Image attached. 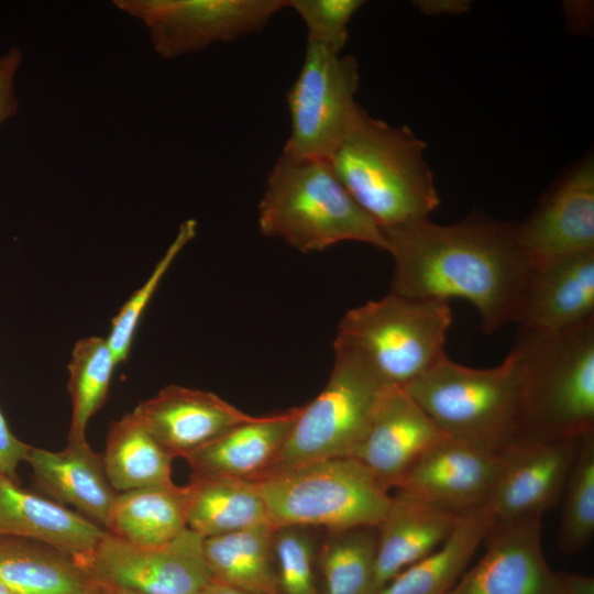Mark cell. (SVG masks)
<instances>
[{
    "instance_id": "obj_19",
    "label": "cell",
    "mask_w": 594,
    "mask_h": 594,
    "mask_svg": "<svg viewBox=\"0 0 594 594\" xmlns=\"http://www.w3.org/2000/svg\"><path fill=\"white\" fill-rule=\"evenodd\" d=\"M301 406L253 416L186 454L191 475L255 481L274 465Z\"/></svg>"
},
{
    "instance_id": "obj_10",
    "label": "cell",
    "mask_w": 594,
    "mask_h": 594,
    "mask_svg": "<svg viewBox=\"0 0 594 594\" xmlns=\"http://www.w3.org/2000/svg\"><path fill=\"white\" fill-rule=\"evenodd\" d=\"M147 30L154 52L172 59L261 32L288 0H114Z\"/></svg>"
},
{
    "instance_id": "obj_27",
    "label": "cell",
    "mask_w": 594,
    "mask_h": 594,
    "mask_svg": "<svg viewBox=\"0 0 594 594\" xmlns=\"http://www.w3.org/2000/svg\"><path fill=\"white\" fill-rule=\"evenodd\" d=\"M275 527L263 524L204 539L215 580L256 594H279L273 552Z\"/></svg>"
},
{
    "instance_id": "obj_41",
    "label": "cell",
    "mask_w": 594,
    "mask_h": 594,
    "mask_svg": "<svg viewBox=\"0 0 594 594\" xmlns=\"http://www.w3.org/2000/svg\"><path fill=\"white\" fill-rule=\"evenodd\" d=\"M0 594H13L3 583L0 582Z\"/></svg>"
},
{
    "instance_id": "obj_36",
    "label": "cell",
    "mask_w": 594,
    "mask_h": 594,
    "mask_svg": "<svg viewBox=\"0 0 594 594\" xmlns=\"http://www.w3.org/2000/svg\"><path fill=\"white\" fill-rule=\"evenodd\" d=\"M30 449L11 432L0 411V473L15 482L16 468L20 462L26 461Z\"/></svg>"
},
{
    "instance_id": "obj_35",
    "label": "cell",
    "mask_w": 594,
    "mask_h": 594,
    "mask_svg": "<svg viewBox=\"0 0 594 594\" xmlns=\"http://www.w3.org/2000/svg\"><path fill=\"white\" fill-rule=\"evenodd\" d=\"M6 54V63L0 69V127L19 110L15 76L22 62V52L11 47Z\"/></svg>"
},
{
    "instance_id": "obj_28",
    "label": "cell",
    "mask_w": 594,
    "mask_h": 594,
    "mask_svg": "<svg viewBox=\"0 0 594 594\" xmlns=\"http://www.w3.org/2000/svg\"><path fill=\"white\" fill-rule=\"evenodd\" d=\"M174 458L132 413L111 425L102 454L107 477L118 493L172 484Z\"/></svg>"
},
{
    "instance_id": "obj_12",
    "label": "cell",
    "mask_w": 594,
    "mask_h": 594,
    "mask_svg": "<svg viewBox=\"0 0 594 594\" xmlns=\"http://www.w3.org/2000/svg\"><path fill=\"white\" fill-rule=\"evenodd\" d=\"M581 438L521 440L501 454L497 477L483 508L495 525L541 518L557 505Z\"/></svg>"
},
{
    "instance_id": "obj_6",
    "label": "cell",
    "mask_w": 594,
    "mask_h": 594,
    "mask_svg": "<svg viewBox=\"0 0 594 594\" xmlns=\"http://www.w3.org/2000/svg\"><path fill=\"white\" fill-rule=\"evenodd\" d=\"M448 301L389 293L342 317L333 343L358 355L386 386L405 387L447 356Z\"/></svg>"
},
{
    "instance_id": "obj_5",
    "label": "cell",
    "mask_w": 594,
    "mask_h": 594,
    "mask_svg": "<svg viewBox=\"0 0 594 594\" xmlns=\"http://www.w3.org/2000/svg\"><path fill=\"white\" fill-rule=\"evenodd\" d=\"M403 388L448 438L492 454L521 441L519 365L513 349L501 364L488 369L446 356Z\"/></svg>"
},
{
    "instance_id": "obj_22",
    "label": "cell",
    "mask_w": 594,
    "mask_h": 594,
    "mask_svg": "<svg viewBox=\"0 0 594 594\" xmlns=\"http://www.w3.org/2000/svg\"><path fill=\"white\" fill-rule=\"evenodd\" d=\"M461 515L395 493L377 527L378 592L398 573L441 544Z\"/></svg>"
},
{
    "instance_id": "obj_20",
    "label": "cell",
    "mask_w": 594,
    "mask_h": 594,
    "mask_svg": "<svg viewBox=\"0 0 594 594\" xmlns=\"http://www.w3.org/2000/svg\"><path fill=\"white\" fill-rule=\"evenodd\" d=\"M106 532L79 513L28 492L0 473V538L37 541L76 559L91 552Z\"/></svg>"
},
{
    "instance_id": "obj_1",
    "label": "cell",
    "mask_w": 594,
    "mask_h": 594,
    "mask_svg": "<svg viewBox=\"0 0 594 594\" xmlns=\"http://www.w3.org/2000/svg\"><path fill=\"white\" fill-rule=\"evenodd\" d=\"M383 233L394 260L391 293L468 300L485 333L515 322L534 271L517 224L473 216L449 226L424 219Z\"/></svg>"
},
{
    "instance_id": "obj_40",
    "label": "cell",
    "mask_w": 594,
    "mask_h": 594,
    "mask_svg": "<svg viewBox=\"0 0 594 594\" xmlns=\"http://www.w3.org/2000/svg\"><path fill=\"white\" fill-rule=\"evenodd\" d=\"M103 593L102 594H143L140 592H135L132 590L121 588V587H111V586H102Z\"/></svg>"
},
{
    "instance_id": "obj_39",
    "label": "cell",
    "mask_w": 594,
    "mask_h": 594,
    "mask_svg": "<svg viewBox=\"0 0 594 594\" xmlns=\"http://www.w3.org/2000/svg\"><path fill=\"white\" fill-rule=\"evenodd\" d=\"M422 3L424 4L421 6V9L424 8L426 12H431V13H437L440 10V8H444L446 9L444 11L449 13L459 12V8H461L462 10L466 9L465 3L460 4L459 2H451V1L429 2L430 4H426L425 2Z\"/></svg>"
},
{
    "instance_id": "obj_4",
    "label": "cell",
    "mask_w": 594,
    "mask_h": 594,
    "mask_svg": "<svg viewBox=\"0 0 594 594\" xmlns=\"http://www.w3.org/2000/svg\"><path fill=\"white\" fill-rule=\"evenodd\" d=\"M258 228L301 253L346 241L386 249L381 228L355 202L327 158L284 152L267 172Z\"/></svg>"
},
{
    "instance_id": "obj_8",
    "label": "cell",
    "mask_w": 594,
    "mask_h": 594,
    "mask_svg": "<svg viewBox=\"0 0 594 594\" xmlns=\"http://www.w3.org/2000/svg\"><path fill=\"white\" fill-rule=\"evenodd\" d=\"M333 351L324 388L301 406L272 469L349 457L362 438L386 385L349 349Z\"/></svg>"
},
{
    "instance_id": "obj_24",
    "label": "cell",
    "mask_w": 594,
    "mask_h": 594,
    "mask_svg": "<svg viewBox=\"0 0 594 594\" xmlns=\"http://www.w3.org/2000/svg\"><path fill=\"white\" fill-rule=\"evenodd\" d=\"M185 490L187 527L204 538L270 524L256 481L191 475Z\"/></svg>"
},
{
    "instance_id": "obj_18",
    "label": "cell",
    "mask_w": 594,
    "mask_h": 594,
    "mask_svg": "<svg viewBox=\"0 0 594 594\" xmlns=\"http://www.w3.org/2000/svg\"><path fill=\"white\" fill-rule=\"evenodd\" d=\"M594 319V251L534 268L515 322L559 332Z\"/></svg>"
},
{
    "instance_id": "obj_32",
    "label": "cell",
    "mask_w": 594,
    "mask_h": 594,
    "mask_svg": "<svg viewBox=\"0 0 594 594\" xmlns=\"http://www.w3.org/2000/svg\"><path fill=\"white\" fill-rule=\"evenodd\" d=\"M196 232L197 222L194 219L186 220L179 226L176 237L145 283L131 295L113 317L106 339L118 365L128 359L140 319L161 280L177 255L195 238Z\"/></svg>"
},
{
    "instance_id": "obj_15",
    "label": "cell",
    "mask_w": 594,
    "mask_h": 594,
    "mask_svg": "<svg viewBox=\"0 0 594 594\" xmlns=\"http://www.w3.org/2000/svg\"><path fill=\"white\" fill-rule=\"evenodd\" d=\"M446 437L399 386H385L370 422L349 458L387 491L396 488L414 463Z\"/></svg>"
},
{
    "instance_id": "obj_7",
    "label": "cell",
    "mask_w": 594,
    "mask_h": 594,
    "mask_svg": "<svg viewBox=\"0 0 594 594\" xmlns=\"http://www.w3.org/2000/svg\"><path fill=\"white\" fill-rule=\"evenodd\" d=\"M275 527H378L392 496L352 458L275 468L255 480Z\"/></svg>"
},
{
    "instance_id": "obj_29",
    "label": "cell",
    "mask_w": 594,
    "mask_h": 594,
    "mask_svg": "<svg viewBox=\"0 0 594 594\" xmlns=\"http://www.w3.org/2000/svg\"><path fill=\"white\" fill-rule=\"evenodd\" d=\"M377 527L327 530L317 550L321 594H378Z\"/></svg>"
},
{
    "instance_id": "obj_38",
    "label": "cell",
    "mask_w": 594,
    "mask_h": 594,
    "mask_svg": "<svg viewBox=\"0 0 594 594\" xmlns=\"http://www.w3.org/2000/svg\"><path fill=\"white\" fill-rule=\"evenodd\" d=\"M198 594H256V593L249 592V591L226 584L223 582H220L213 579Z\"/></svg>"
},
{
    "instance_id": "obj_30",
    "label": "cell",
    "mask_w": 594,
    "mask_h": 594,
    "mask_svg": "<svg viewBox=\"0 0 594 594\" xmlns=\"http://www.w3.org/2000/svg\"><path fill=\"white\" fill-rule=\"evenodd\" d=\"M117 365L106 338L92 336L75 343L67 365L72 402L68 441L86 440L87 425L103 406Z\"/></svg>"
},
{
    "instance_id": "obj_33",
    "label": "cell",
    "mask_w": 594,
    "mask_h": 594,
    "mask_svg": "<svg viewBox=\"0 0 594 594\" xmlns=\"http://www.w3.org/2000/svg\"><path fill=\"white\" fill-rule=\"evenodd\" d=\"M317 550L311 528H275L273 552L279 594H321L315 575Z\"/></svg>"
},
{
    "instance_id": "obj_11",
    "label": "cell",
    "mask_w": 594,
    "mask_h": 594,
    "mask_svg": "<svg viewBox=\"0 0 594 594\" xmlns=\"http://www.w3.org/2000/svg\"><path fill=\"white\" fill-rule=\"evenodd\" d=\"M204 539L187 528L166 543L142 547L107 531L91 552L74 560L102 586L143 594H198L213 580Z\"/></svg>"
},
{
    "instance_id": "obj_9",
    "label": "cell",
    "mask_w": 594,
    "mask_h": 594,
    "mask_svg": "<svg viewBox=\"0 0 594 594\" xmlns=\"http://www.w3.org/2000/svg\"><path fill=\"white\" fill-rule=\"evenodd\" d=\"M359 84L353 56L307 40L301 68L286 94L290 133L282 152L328 158L361 107Z\"/></svg>"
},
{
    "instance_id": "obj_13",
    "label": "cell",
    "mask_w": 594,
    "mask_h": 594,
    "mask_svg": "<svg viewBox=\"0 0 594 594\" xmlns=\"http://www.w3.org/2000/svg\"><path fill=\"white\" fill-rule=\"evenodd\" d=\"M541 527V518L495 525L485 553L448 594H569L544 558Z\"/></svg>"
},
{
    "instance_id": "obj_2",
    "label": "cell",
    "mask_w": 594,
    "mask_h": 594,
    "mask_svg": "<svg viewBox=\"0 0 594 594\" xmlns=\"http://www.w3.org/2000/svg\"><path fill=\"white\" fill-rule=\"evenodd\" d=\"M426 143L362 107L327 158L355 202L382 231L429 219L440 200Z\"/></svg>"
},
{
    "instance_id": "obj_23",
    "label": "cell",
    "mask_w": 594,
    "mask_h": 594,
    "mask_svg": "<svg viewBox=\"0 0 594 594\" xmlns=\"http://www.w3.org/2000/svg\"><path fill=\"white\" fill-rule=\"evenodd\" d=\"M0 582L13 594L103 593L73 557L21 538H0Z\"/></svg>"
},
{
    "instance_id": "obj_42",
    "label": "cell",
    "mask_w": 594,
    "mask_h": 594,
    "mask_svg": "<svg viewBox=\"0 0 594 594\" xmlns=\"http://www.w3.org/2000/svg\"><path fill=\"white\" fill-rule=\"evenodd\" d=\"M7 59V54L0 55V69L3 67Z\"/></svg>"
},
{
    "instance_id": "obj_21",
    "label": "cell",
    "mask_w": 594,
    "mask_h": 594,
    "mask_svg": "<svg viewBox=\"0 0 594 594\" xmlns=\"http://www.w3.org/2000/svg\"><path fill=\"white\" fill-rule=\"evenodd\" d=\"M26 462L44 491L106 528L118 492L107 477L102 454L87 440L68 441L57 452L31 447Z\"/></svg>"
},
{
    "instance_id": "obj_25",
    "label": "cell",
    "mask_w": 594,
    "mask_h": 594,
    "mask_svg": "<svg viewBox=\"0 0 594 594\" xmlns=\"http://www.w3.org/2000/svg\"><path fill=\"white\" fill-rule=\"evenodd\" d=\"M494 526L484 509L462 514L441 544L398 573L378 594H448Z\"/></svg>"
},
{
    "instance_id": "obj_31",
    "label": "cell",
    "mask_w": 594,
    "mask_h": 594,
    "mask_svg": "<svg viewBox=\"0 0 594 594\" xmlns=\"http://www.w3.org/2000/svg\"><path fill=\"white\" fill-rule=\"evenodd\" d=\"M563 494L557 541L563 552L575 554L594 532V432L581 438Z\"/></svg>"
},
{
    "instance_id": "obj_34",
    "label": "cell",
    "mask_w": 594,
    "mask_h": 594,
    "mask_svg": "<svg viewBox=\"0 0 594 594\" xmlns=\"http://www.w3.org/2000/svg\"><path fill=\"white\" fill-rule=\"evenodd\" d=\"M361 0H288L307 29V40L342 52L349 35L348 25L363 6Z\"/></svg>"
},
{
    "instance_id": "obj_26",
    "label": "cell",
    "mask_w": 594,
    "mask_h": 594,
    "mask_svg": "<svg viewBox=\"0 0 594 594\" xmlns=\"http://www.w3.org/2000/svg\"><path fill=\"white\" fill-rule=\"evenodd\" d=\"M186 490L174 483L118 493L106 530L129 543L153 547L187 529Z\"/></svg>"
},
{
    "instance_id": "obj_14",
    "label": "cell",
    "mask_w": 594,
    "mask_h": 594,
    "mask_svg": "<svg viewBox=\"0 0 594 594\" xmlns=\"http://www.w3.org/2000/svg\"><path fill=\"white\" fill-rule=\"evenodd\" d=\"M499 462L501 454L443 437L414 463L395 491L454 514L483 509Z\"/></svg>"
},
{
    "instance_id": "obj_16",
    "label": "cell",
    "mask_w": 594,
    "mask_h": 594,
    "mask_svg": "<svg viewBox=\"0 0 594 594\" xmlns=\"http://www.w3.org/2000/svg\"><path fill=\"white\" fill-rule=\"evenodd\" d=\"M519 245L534 268L594 251V167L583 162L517 224Z\"/></svg>"
},
{
    "instance_id": "obj_3",
    "label": "cell",
    "mask_w": 594,
    "mask_h": 594,
    "mask_svg": "<svg viewBox=\"0 0 594 594\" xmlns=\"http://www.w3.org/2000/svg\"><path fill=\"white\" fill-rule=\"evenodd\" d=\"M521 440L557 441L594 432V319L559 332L520 328Z\"/></svg>"
},
{
    "instance_id": "obj_37",
    "label": "cell",
    "mask_w": 594,
    "mask_h": 594,
    "mask_svg": "<svg viewBox=\"0 0 594 594\" xmlns=\"http://www.w3.org/2000/svg\"><path fill=\"white\" fill-rule=\"evenodd\" d=\"M569 594H594V581L590 576L561 573Z\"/></svg>"
},
{
    "instance_id": "obj_17",
    "label": "cell",
    "mask_w": 594,
    "mask_h": 594,
    "mask_svg": "<svg viewBox=\"0 0 594 594\" xmlns=\"http://www.w3.org/2000/svg\"><path fill=\"white\" fill-rule=\"evenodd\" d=\"M131 413L175 458L253 418L211 392L179 385L162 388Z\"/></svg>"
}]
</instances>
